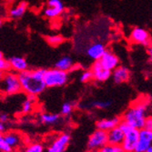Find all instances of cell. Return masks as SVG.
Segmentation results:
<instances>
[{"instance_id": "1", "label": "cell", "mask_w": 152, "mask_h": 152, "mask_svg": "<svg viewBox=\"0 0 152 152\" xmlns=\"http://www.w3.org/2000/svg\"><path fill=\"white\" fill-rule=\"evenodd\" d=\"M45 69H27L18 74V78L21 86V91L26 94V96H35L42 94L46 88L44 82Z\"/></svg>"}, {"instance_id": "2", "label": "cell", "mask_w": 152, "mask_h": 152, "mask_svg": "<svg viewBox=\"0 0 152 152\" xmlns=\"http://www.w3.org/2000/svg\"><path fill=\"white\" fill-rule=\"evenodd\" d=\"M148 106L149 101L148 99H139L124 112L122 118H120L121 122L139 130L142 129L144 128L145 121L148 117Z\"/></svg>"}, {"instance_id": "3", "label": "cell", "mask_w": 152, "mask_h": 152, "mask_svg": "<svg viewBox=\"0 0 152 152\" xmlns=\"http://www.w3.org/2000/svg\"><path fill=\"white\" fill-rule=\"evenodd\" d=\"M21 92V86L18 74L8 71L4 73L0 78V94L13 96Z\"/></svg>"}, {"instance_id": "4", "label": "cell", "mask_w": 152, "mask_h": 152, "mask_svg": "<svg viewBox=\"0 0 152 152\" xmlns=\"http://www.w3.org/2000/svg\"><path fill=\"white\" fill-rule=\"evenodd\" d=\"M69 76L67 72L61 71L57 68L45 69L44 82L46 88H60L65 86L68 82Z\"/></svg>"}, {"instance_id": "5", "label": "cell", "mask_w": 152, "mask_h": 152, "mask_svg": "<svg viewBox=\"0 0 152 152\" xmlns=\"http://www.w3.org/2000/svg\"><path fill=\"white\" fill-rule=\"evenodd\" d=\"M120 126L124 131V139L120 145V148L123 152H134L137 140H139L140 130L129 127L123 122H120Z\"/></svg>"}, {"instance_id": "6", "label": "cell", "mask_w": 152, "mask_h": 152, "mask_svg": "<svg viewBox=\"0 0 152 152\" xmlns=\"http://www.w3.org/2000/svg\"><path fill=\"white\" fill-rule=\"evenodd\" d=\"M107 144V132L96 129V130H95L89 136L87 147L89 152H96V150L103 148Z\"/></svg>"}, {"instance_id": "7", "label": "cell", "mask_w": 152, "mask_h": 152, "mask_svg": "<svg viewBox=\"0 0 152 152\" xmlns=\"http://www.w3.org/2000/svg\"><path fill=\"white\" fill-rule=\"evenodd\" d=\"M70 139V135L67 133H61L55 136L47 148V152H65L69 145Z\"/></svg>"}, {"instance_id": "8", "label": "cell", "mask_w": 152, "mask_h": 152, "mask_svg": "<svg viewBox=\"0 0 152 152\" xmlns=\"http://www.w3.org/2000/svg\"><path fill=\"white\" fill-rule=\"evenodd\" d=\"M4 139L12 150L22 149L24 148V137L18 131H7L4 133Z\"/></svg>"}, {"instance_id": "9", "label": "cell", "mask_w": 152, "mask_h": 152, "mask_svg": "<svg viewBox=\"0 0 152 152\" xmlns=\"http://www.w3.org/2000/svg\"><path fill=\"white\" fill-rule=\"evenodd\" d=\"M92 79L98 83H104L111 77V71L106 69L99 61H95L91 66Z\"/></svg>"}, {"instance_id": "10", "label": "cell", "mask_w": 152, "mask_h": 152, "mask_svg": "<svg viewBox=\"0 0 152 152\" xmlns=\"http://www.w3.org/2000/svg\"><path fill=\"white\" fill-rule=\"evenodd\" d=\"M129 39L134 44H140V45H150V35L148 30L142 27H135L132 29Z\"/></svg>"}, {"instance_id": "11", "label": "cell", "mask_w": 152, "mask_h": 152, "mask_svg": "<svg viewBox=\"0 0 152 152\" xmlns=\"http://www.w3.org/2000/svg\"><path fill=\"white\" fill-rule=\"evenodd\" d=\"M152 146V130L142 129L140 130L139 140L134 152H146Z\"/></svg>"}, {"instance_id": "12", "label": "cell", "mask_w": 152, "mask_h": 152, "mask_svg": "<svg viewBox=\"0 0 152 152\" xmlns=\"http://www.w3.org/2000/svg\"><path fill=\"white\" fill-rule=\"evenodd\" d=\"M99 62L102 65L103 67L106 68V69L109 71H113L119 65V58L112 51L107 50L104 53L102 58L99 60Z\"/></svg>"}, {"instance_id": "13", "label": "cell", "mask_w": 152, "mask_h": 152, "mask_svg": "<svg viewBox=\"0 0 152 152\" xmlns=\"http://www.w3.org/2000/svg\"><path fill=\"white\" fill-rule=\"evenodd\" d=\"M10 69L17 74L22 73L27 69H29V65L27 63L26 59L23 57H18L14 56L8 59Z\"/></svg>"}, {"instance_id": "14", "label": "cell", "mask_w": 152, "mask_h": 152, "mask_svg": "<svg viewBox=\"0 0 152 152\" xmlns=\"http://www.w3.org/2000/svg\"><path fill=\"white\" fill-rule=\"evenodd\" d=\"M107 144L120 147L124 139V131L120 126V123L118 126L107 131Z\"/></svg>"}, {"instance_id": "15", "label": "cell", "mask_w": 152, "mask_h": 152, "mask_svg": "<svg viewBox=\"0 0 152 152\" xmlns=\"http://www.w3.org/2000/svg\"><path fill=\"white\" fill-rule=\"evenodd\" d=\"M111 77L116 84H122L129 80L130 71L127 66H118L113 71H111Z\"/></svg>"}, {"instance_id": "16", "label": "cell", "mask_w": 152, "mask_h": 152, "mask_svg": "<svg viewBox=\"0 0 152 152\" xmlns=\"http://www.w3.org/2000/svg\"><path fill=\"white\" fill-rule=\"evenodd\" d=\"M106 51H107L106 46L102 43L98 42L89 46V48L87 49V55L91 59L95 61H99L102 58Z\"/></svg>"}, {"instance_id": "17", "label": "cell", "mask_w": 152, "mask_h": 152, "mask_svg": "<svg viewBox=\"0 0 152 152\" xmlns=\"http://www.w3.org/2000/svg\"><path fill=\"white\" fill-rule=\"evenodd\" d=\"M120 122H121V119L119 118H102L96 122V129L107 132L110 129H112L115 127L118 126Z\"/></svg>"}, {"instance_id": "18", "label": "cell", "mask_w": 152, "mask_h": 152, "mask_svg": "<svg viewBox=\"0 0 152 152\" xmlns=\"http://www.w3.org/2000/svg\"><path fill=\"white\" fill-rule=\"evenodd\" d=\"M74 66L75 65H74L72 58L68 56L62 57L56 62V64H55V68L59 69L61 71H64V72H67V73L71 71L74 68Z\"/></svg>"}, {"instance_id": "19", "label": "cell", "mask_w": 152, "mask_h": 152, "mask_svg": "<svg viewBox=\"0 0 152 152\" xmlns=\"http://www.w3.org/2000/svg\"><path fill=\"white\" fill-rule=\"evenodd\" d=\"M27 9V3L26 2H20L18 6H16L15 7H13L10 9L8 16L12 18V19H18L21 18L26 12Z\"/></svg>"}, {"instance_id": "20", "label": "cell", "mask_w": 152, "mask_h": 152, "mask_svg": "<svg viewBox=\"0 0 152 152\" xmlns=\"http://www.w3.org/2000/svg\"><path fill=\"white\" fill-rule=\"evenodd\" d=\"M60 116L56 113H48V112H44L40 115V121L45 125L52 126L57 124L59 121Z\"/></svg>"}, {"instance_id": "21", "label": "cell", "mask_w": 152, "mask_h": 152, "mask_svg": "<svg viewBox=\"0 0 152 152\" xmlns=\"http://www.w3.org/2000/svg\"><path fill=\"white\" fill-rule=\"evenodd\" d=\"M35 105H36V98L35 96H27V98L23 101V104H22V107H21L22 112L25 114L31 113L35 108Z\"/></svg>"}, {"instance_id": "22", "label": "cell", "mask_w": 152, "mask_h": 152, "mask_svg": "<svg viewBox=\"0 0 152 152\" xmlns=\"http://www.w3.org/2000/svg\"><path fill=\"white\" fill-rule=\"evenodd\" d=\"M21 152H45V147L42 143L32 142L25 146L21 149Z\"/></svg>"}, {"instance_id": "23", "label": "cell", "mask_w": 152, "mask_h": 152, "mask_svg": "<svg viewBox=\"0 0 152 152\" xmlns=\"http://www.w3.org/2000/svg\"><path fill=\"white\" fill-rule=\"evenodd\" d=\"M64 37L60 35H53L47 37L48 43L52 47H58L64 42Z\"/></svg>"}, {"instance_id": "24", "label": "cell", "mask_w": 152, "mask_h": 152, "mask_svg": "<svg viewBox=\"0 0 152 152\" xmlns=\"http://www.w3.org/2000/svg\"><path fill=\"white\" fill-rule=\"evenodd\" d=\"M62 13H63V10H60L58 8H53V7H48L44 11L45 16L48 18H51V19L59 17Z\"/></svg>"}, {"instance_id": "25", "label": "cell", "mask_w": 152, "mask_h": 152, "mask_svg": "<svg viewBox=\"0 0 152 152\" xmlns=\"http://www.w3.org/2000/svg\"><path fill=\"white\" fill-rule=\"evenodd\" d=\"M112 102L110 100H96L91 103V107L96 109H106L111 106Z\"/></svg>"}, {"instance_id": "26", "label": "cell", "mask_w": 152, "mask_h": 152, "mask_svg": "<svg viewBox=\"0 0 152 152\" xmlns=\"http://www.w3.org/2000/svg\"><path fill=\"white\" fill-rule=\"evenodd\" d=\"M96 152H123V151L119 146H112L107 144L106 146L99 148V150H96Z\"/></svg>"}, {"instance_id": "27", "label": "cell", "mask_w": 152, "mask_h": 152, "mask_svg": "<svg viewBox=\"0 0 152 152\" xmlns=\"http://www.w3.org/2000/svg\"><path fill=\"white\" fill-rule=\"evenodd\" d=\"M74 109V105L70 102H66L61 107V114L63 116H68L70 115Z\"/></svg>"}, {"instance_id": "28", "label": "cell", "mask_w": 152, "mask_h": 152, "mask_svg": "<svg viewBox=\"0 0 152 152\" xmlns=\"http://www.w3.org/2000/svg\"><path fill=\"white\" fill-rule=\"evenodd\" d=\"M0 152H13V150L8 147L4 139V133L0 132Z\"/></svg>"}, {"instance_id": "29", "label": "cell", "mask_w": 152, "mask_h": 152, "mask_svg": "<svg viewBox=\"0 0 152 152\" xmlns=\"http://www.w3.org/2000/svg\"><path fill=\"white\" fill-rule=\"evenodd\" d=\"M8 71H11L8 60L4 58H0V72H2L4 74V73H7Z\"/></svg>"}, {"instance_id": "30", "label": "cell", "mask_w": 152, "mask_h": 152, "mask_svg": "<svg viewBox=\"0 0 152 152\" xmlns=\"http://www.w3.org/2000/svg\"><path fill=\"white\" fill-rule=\"evenodd\" d=\"M48 7H53V8H58L64 11V5L61 0H48Z\"/></svg>"}, {"instance_id": "31", "label": "cell", "mask_w": 152, "mask_h": 152, "mask_svg": "<svg viewBox=\"0 0 152 152\" xmlns=\"http://www.w3.org/2000/svg\"><path fill=\"white\" fill-rule=\"evenodd\" d=\"M92 80V74L90 70L83 71L80 75V81L82 83H88Z\"/></svg>"}, {"instance_id": "32", "label": "cell", "mask_w": 152, "mask_h": 152, "mask_svg": "<svg viewBox=\"0 0 152 152\" xmlns=\"http://www.w3.org/2000/svg\"><path fill=\"white\" fill-rule=\"evenodd\" d=\"M145 129H148V130H152V118L150 116H148L145 121V124H144V128Z\"/></svg>"}, {"instance_id": "33", "label": "cell", "mask_w": 152, "mask_h": 152, "mask_svg": "<svg viewBox=\"0 0 152 152\" xmlns=\"http://www.w3.org/2000/svg\"><path fill=\"white\" fill-rule=\"evenodd\" d=\"M0 121L4 123L5 125L9 121V116L7 113H0Z\"/></svg>"}, {"instance_id": "34", "label": "cell", "mask_w": 152, "mask_h": 152, "mask_svg": "<svg viewBox=\"0 0 152 152\" xmlns=\"http://www.w3.org/2000/svg\"><path fill=\"white\" fill-rule=\"evenodd\" d=\"M6 129H7V127H6L5 124H4V123H2L1 121H0V132L4 133V132L6 131Z\"/></svg>"}, {"instance_id": "35", "label": "cell", "mask_w": 152, "mask_h": 152, "mask_svg": "<svg viewBox=\"0 0 152 152\" xmlns=\"http://www.w3.org/2000/svg\"><path fill=\"white\" fill-rule=\"evenodd\" d=\"M146 152H152V146L151 147H149L148 149H147V151Z\"/></svg>"}, {"instance_id": "36", "label": "cell", "mask_w": 152, "mask_h": 152, "mask_svg": "<svg viewBox=\"0 0 152 152\" xmlns=\"http://www.w3.org/2000/svg\"><path fill=\"white\" fill-rule=\"evenodd\" d=\"M4 58V55H3L2 51H1V50H0V58Z\"/></svg>"}, {"instance_id": "37", "label": "cell", "mask_w": 152, "mask_h": 152, "mask_svg": "<svg viewBox=\"0 0 152 152\" xmlns=\"http://www.w3.org/2000/svg\"><path fill=\"white\" fill-rule=\"evenodd\" d=\"M2 25H3V20H2L1 18H0V28H1Z\"/></svg>"}, {"instance_id": "38", "label": "cell", "mask_w": 152, "mask_h": 152, "mask_svg": "<svg viewBox=\"0 0 152 152\" xmlns=\"http://www.w3.org/2000/svg\"><path fill=\"white\" fill-rule=\"evenodd\" d=\"M2 75H3V73H2V72H0V78H1V77H2Z\"/></svg>"}]
</instances>
